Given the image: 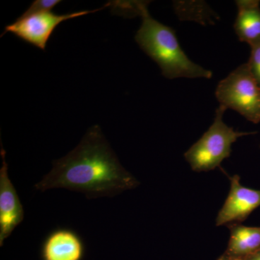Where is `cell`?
I'll list each match as a JSON object with an SVG mask.
<instances>
[{"label": "cell", "mask_w": 260, "mask_h": 260, "mask_svg": "<svg viewBox=\"0 0 260 260\" xmlns=\"http://www.w3.org/2000/svg\"><path fill=\"white\" fill-rule=\"evenodd\" d=\"M217 260H219V259H217Z\"/></svg>", "instance_id": "cell-15"}, {"label": "cell", "mask_w": 260, "mask_h": 260, "mask_svg": "<svg viewBox=\"0 0 260 260\" xmlns=\"http://www.w3.org/2000/svg\"><path fill=\"white\" fill-rule=\"evenodd\" d=\"M84 246L81 239L73 231L58 229L51 233L43 244L44 260H80Z\"/></svg>", "instance_id": "cell-8"}, {"label": "cell", "mask_w": 260, "mask_h": 260, "mask_svg": "<svg viewBox=\"0 0 260 260\" xmlns=\"http://www.w3.org/2000/svg\"><path fill=\"white\" fill-rule=\"evenodd\" d=\"M251 55L247 64L251 75L260 87V44L251 47Z\"/></svg>", "instance_id": "cell-12"}, {"label": "cell", "mask_w": 260, "mask_h": 260, "mask_svg": "<svg viewBox=\"0 0 260 260\" xmlns=\"http://www.w3.org/2000/svg\"><path fill=\"white\" fill-rule=\"evenodd\" d=\"M174 8L181 18L191 19L194 14L193 20H198L200 23L205 21V13L210 11L206 4L200 2H177L174 4Z\"/></svg>", "instance_id": "cell-11"}, {"label": "cell", "mask_w": 260, "mask_h": 260, "mask_svg": "<svg viewBox=\"0 0 260 260\" xmlns=\"http://www.w3.org/2000/svg\"><path fill=\"white\" fill-rule=\"evenodd\" d=\"M60 3V0H35L26 11H51Z\"/></svg>", "instance_id": "cell-13"}, {"label": "cell", "mask_w": 260, "mask_h": 260, "mask_svg": "<svg viewBox=\"0 0 260 260\" xmlns=\"http://www.w3.org/2000/svg\"><path fill=\"white\" fill-rule=\"evenodd\" d=\"M226 109L220 106L213 124L184 153V158L195 172H208L219 167L230 157L232 145L239 138L255 135L256 132H239L223 120Z\"/></svg>", "instance_id": "cell-3"}, {"label": "cell", "mask_w": 260, "mask_h": 260, "mask_svg": "<svg viewBox=\"0 0 260 260\" xmlns=\"http://www.w3.org/2000/svg\"><path fill=\"white\" fill-rule=\"evenodd\" d=\"M139 184L118 160L99 126L94 125L74 150L53 161L50 172L34 187L42 191L69 189L95 199L112 198Z\"/></svg>", "instance_id": "cell-1"}, {"label": "cell", "mask_w": 260, "mask_h": 260, "mask_svg": "<svg viewBox=\"0 0 260 260\" xmlns=\"http://www.w3.org/2000/svg\"><path fill=\"white\" fill-rule=\"evenodd\" d=\"M230 239L226 249L219 260H242L260 250V227L246 226L242 223L228 225Z\"/></svg>", "instance_id": "cell-9"}, {"label": "cell", "mask_w": 260, "mask_h": 260, "mask_svg": "<svg viewBox=\"0 0 260 260\" xmlns=\"http://www.w3.org/2000/svg\"><path fill=\"white\" fill-rule=\"evenodd\" d=\"M147 6L148 3L145 2H130L127 12L141 17V26L137 32L135 41L142 50L158 64L162 75L168 79L211 78L213 73L188 58L178 42L175 31L152 18Z\"/></svg>", "instance_id": "cell-2"}, {"label": "cell", "mask_w": 260, "mask_h": 260, "mask_svg": "<svg viewBox=\"0 0 260 260\" xmlns=\"http://www.w3.org/2000/svg\"><path fill=\"white\" fill-rule=\"evenodd\" d=\"M215 96L220 106L232 109L251 122L260 121V87L247 63L224 78L217 86Z\"/></svg>", "instance_id": "cell-4"}, {"label": "cell", "mask_w": 260, "mask_h": 260, "mask_svg": "<svg viewBox=\"0 0 260 260\" xmlns=\"http://www.w3.org/2000/svg\"><path fill=\"white\" fill-rule=\"evenodd\" d=\"M229 177L230 190L217 215V226L242 223L260 206V190L243 186L237 174Z\"/></svg>", "instance_id": "cell-6"}, {"label": "cell", "mask_w": 260, "mask_h": 260, "mask_svg": "<svg viewBox=\"0 0 260 260\" xmlns=\"http://www.w3.org/2000/svg\"><path fill=\"white\" fill-rule=\"evenodd\" d=\"M257 0H238L234 30L239 41L251 47L260 44V7Z\"/></svg>", "instance_id": "cell-10"}, {"label": "cell", "mask_w": 260, "mask_h": 260, "mask_svg": "<svg viewBox=\"0 0 260 260\" xmlns=\"http://www.w3.org/2000/svg\"><path fill=\"white\" fill-rule=\"evenodd\" d=\"M109 5L110 4L106 5L97 10H83L61 15L51 11H25L14 23L5 27L1 37L7 32H10L23 42L44 51L49 39L59 24L70 19L95 13Z\"/></svg>", "instance_id": "cell-5"}, {"label": "cell", "mask_w": 260, "mask_h": 260, "mask_svg": "<svg viewBox=\"0 0 260 260\" xmlns=\"http://www.w3.org/2000/svg\"><path fill=\"white\" fill-rule=\"evenodd\" d=\"M3 165L0 169V246L11 235L24 218L23 205L8 174L6 152L1 148Z\"/></svg>", "instance_id": "cell-7"}, {"label": "cell", "mask_w": 260, "mask_h": 260, "mask_svg": "<svg viewBox=\"0 0 260 260\" xmlns=\"http://www.w3.org/2000/svg\"><path fill=\"white\" fill-rule=\"evenodd\" d=\"M242 260H260V250L250 256H246Z\"/></svg>", "instance_id": "cell-14"}]
</instances>
